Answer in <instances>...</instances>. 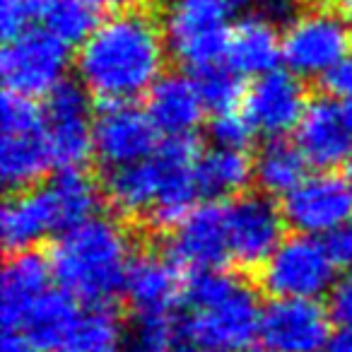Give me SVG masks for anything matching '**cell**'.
<instances>
[{"label": "cell", "mask_w": 352, "mask_h": 352, "mask_svg": "<svg viewBox=\"0 0 352 352\" xmlns=\"http://www.w3.org/2000/svg\"><path fill=\"white\" fill-rule=\"evenodd\" d=\"M254 126L251 121L246 118L244 111H225V113H215L210 123V138L215 145L220 147H234V150H244L246 145L251 142L254 138Z\"/></svg>", "instance_id": "f546056e"}, {"label": "cell", "mask_w": 352, "mask_h": 352, "mask_svg": "<svg viewBox=\"0 0 352 352\" xmlns=\"http://www.w3.org/2000/svg\"><path fill=\"white\" fill-rule=\"evenodd\" d=\"M283 60V36L265 17H246L232 30L227 63L241 78H261L278 70Z\"/></svg>", "instance_id": "7402d4cb"}, {"label": "cell", "mask_w": 352, "mask_h": 352, "mask_svg": "<svg viewBox=\"0 0 352 352\" xmlns=\"http://www.w3.org/2000/svg\"><path fill=\"white\" fill-rule=\"evenodd\" d=\"M92 8H111V10H138L150 0H87Z\"/></svg>", "instance_id": "8d00e7d4"}, {"label": "cell", "mask_w": 352, "mask_h": 352, "mask_svg": "<svg viewBox=\"0 0 352 352\" xmlns=\"http://www.w3.org/2000/svg\"><path fill=\"white\" fill-rule=\"evenodd\" d=\"M345 176H347V182L352 184V152H350V157L345 160Z\"/></svg>", "instance_id": "b9f144b4"}, {"label": "cell", "mask_w": 352, "mask_h": 352, "mask_svg": "<svg viewBox=\"0 0 352 352\" xmlns=\"http://www.w3.org/2000/svg\"><path fill=\"white\" fill-rule=\"evenodd\" d=\"M208 107L198 80L182 73L162 75L147 92V113L157 131L169 135H193Z\"/></svg>", "instance_id": "44dd1931"}, {"label": "cell", "mask_w": 352, "mask_h": 352, "mask_svg": "<svg viewBox=\"0 0 352 352\" xmlns=\"http://www.w3.org/2000/svg\"><path fill=\"white\" fill-rule=\"evenodd\" d=\"M345 116H347V123H350V128H352V99L350 102H345Z\"/></svg>", "instance_id": "7bdbcfd3"}, {"label": "cell", "mask_w": 352, "mask_h": 352, "mask_svg": "<svg viewBox=\"0 0 352 352\" xmlns=\"http://www.w3.org/2000/svg\"><path fill=\"white\" fill-rule=\"evenodd\" d=\"M68 70V44L46 30H27L6 39L0 54V75L8 92L22 97H46Z\"/></svg>", "instance_id": "ba28073f"}, {"label": "cell", "mask_w": 352, "mask_h": 352, "mask_svg": "<svg viewBox=\"0 0 352 352\" xmlns=\"http://www.w3.org/2000/svg\"><path fill=\"white\" fill-rule=\"evenodd\" d=\"M333 316L318 299H273L261 316V342L270 352H321Z\"/></svg>", "instance_id": "5bb4252c"}, {"label": "cell", "mask_w": 352, "mask_h": 352, "mask_svg": "<svg viewBox=\"0 0 352 352\" xmlns=\"http://www.w3.org/2000/svg\"><path fill=\"white\" fill-rule=\"evenodd\" d=\"M123 292L135 316H169L186 299L182 265L171 256H135Z\"/></svg>", "instance_id": "ac0fdd59"}, {"label": "cell", "mask_w": 352, "mask_h": 352, "mask_svg": "<svg viewBox=\"0 0 352 352\" xmlns=\"http://www.w3.org/2000/svg\"><path fill=\"white\" fill-rule=\"evenodd\" d=\"M323 89L328 92V97L333 99H352V51L347 56H342L331 70L321 78Z\"/></svg>", "instance_id": "1f68e13d"}, {"label": "cell", "mask_w": 352, "mask_h": 352, "mask_svg": "<svg viewBox=\"0 0 352 352\" xmlns=\"http://www.w3.org/2000/svg\"><path fill=\"white\" fill-rule=\"evenodd\" d=\"M336 270L326 241L297 232L285 236L261 265V287L273 299H318L331 294Z\"/></svg>", "instance_id": "52a82bcc"}, {"label": "cell", "mask_w": 352, "mask_h": 352, "mask_svg": "<svg viewBox=\"0 0 352 352\" xmlns=\"http://www.w3.org/2000/svg\"><path fill=\"white\" fill-rule=\"evenodd\" d=\"M162 191V164L157 155L126 166L109 169L104 193L116 212L126 217H147Z\"/></svg>", "instance_id": "603a6c76"}, {"label": "cell", "mask_w": 352, "mask_h": 352, "mask_svg": "<svg viewBox=\"0 0 352 352\" xmlns=\"http://www.w3.org/2000/svg\"><path fill=\"white\" fill-rule=\"evenodd\" d=\"M162 164V191L147 220L160 230H174L196 208L198 186V145L193 135H169L155 150Z\"/></svg>", "instance_id": "7c38bea8"}, {"label": "cell", "mask_w": 352, "mask_h": 352, "mask_svg": "<svg viewBox=\"0 0 352 352\" xmlns=\"http://www.w3.org/2000/svg\"><path fill=\"white\" fill-rule=\"evenodd\" d=\"M198 186L206 196H236L249 186L254 160L244 150L215 145L198 160Z\"/></svg>", "instance_id": "d4e9b609"}, {"label": "cell", "mask_w": 352, "mask_h": 352, "mask_svg": "<svg viewBox=\"0 0 352 352\" xmlns=\"http://www.w3.org/2000/svg\"><path fill=\"white\" fill-rule=\"evenodd\" d=\"M230 256L244 268L263 265L285 239V215L268 196L246 193L225 206Z\"/></svg>", "instance_id": "4fadbf2b"}, {"label": "cell", "mask_w": 352, "mask_h": 352, "mask_svg": "<svg viewBox=\"0 0 352 352\" xmlns=\"http://www.w3.org/2000/svg\"><path fill=\"white\" fill-rule=\"evenodd\" d=\"M51 352H85V350H80L78 345H73V342H68V345L58 347V350H51Z\"/></svg>", "instance_id": "60d3db41"}, {"label": "cell", "mask_w": 352, "mask_h": 352, "mask_svg": "<svg viewBox=\"0 0 352 352\" xmlns=\"http://www.w3.org/2000/svg\"><path fill=\"white\" fill-rule=\"evenodd\" d=\"M309 97L304 92L302 78L292 70H270L254 78L244 94V113L256 133L268 138H283L297 128Z\"/></svg>", "instance_id": "9a60e30c"}, {"label": "cell", "mask_w": 352, "mask_h": 352, "mask_svg": "<svg viewBox=\"0 0 352 352\" xmlns=\"http://www.w3.org/2000/svg\"><path fill=\"white\" fill-rule=\"evenodd\" d=\"M157 126L133 104H107L94 116V155L107 169L140 162L157 150Z\"/></svg>", "instance_id": "2e32d148"}, {"label": "cell", "mask_w": 352, "mask_h": 352, "mask_svg": "<svg viewBox=\"0 0 352 352\" xmlns=\"http://www.w3.org/2000/svg\"><path fill=\"white\" fill-rule=\"evenodd\" d=\"M328 311L340 328H352V273L333 285L328 294Z\"/></svg>", "instance_id": "836d02e7"}, {"label": "cell", "mask_w": 352, "mask_h": 352, "mask_svg": "<svg viewBox=\"0 0 352 352\" xmlns=\"http://www.w3.org/2000/svg\"><path fill=\"white\" fill-rule=\"evenodd\" d=\"M338 6H340V15L352 25V0H338Z\"/></svg>", "instance_id": "f35d334b"}, {"label": "cell", "mask_w": 352, "mask_h": 352, "mask_svg": "<svg viewBox=\"0 0 352 352\" xmlns=\"http://www.w3.org/2000/svg\"><path fill=\"white\" fill-rule=\"evenodd\" d=\"M307 157L297 145L270 138L254 160V179L268 196H287L307 176Z\"/></svg>", "instance_id": "484cf974"}, {"label": "cell", "mask_w": 352, "mask_h": 352, "mask_svg": "<svg viewBox=\"0 0 352 352\" xmlns=\"http://www.w3.org/2000/svg\"><path fill=\"white\" fill-rule=\"evenodd\" d=\"M186 316L179 323V338L215 352H239L256 342L263 307L256 289L239 275L225 270H201L186 283Z\"/></svg>", "instance_id": "3957f363"}, {"label": "cell", "mask_w": 352, "mask_h": 352, "mask_svg": "<svg viewBox=\"0 0 352 352\" xmlns=\"http://www.w3.org/2000/svg\"><path fill=\"white\" fill-rule=\"evenodd\" d=\"M0 352H39V347L25 331L6 328L3 340H0Z\"/></svg>", "instance_id": "e575fe53"}, {"label": "cell", "mask_w": 352, "mask_h": 352, "mask_svg": "<svg viewBox=\"0 0 352 352\" xmlns=\"http://www.w3.org/2000/svg\"><path fill=\"white\" fill-rule=\"evenodd\" d=\"M174 352H215V350L198 345V342H191V340H184V338H179V340H176Z\"/></svg>", "instance_id": "74e56055"}, {"label": "cell", "mask_w": 352, "mask_h": 352, "mask_svg": "<svg viewBox=\"0 0 352 352\" xmlns=\"http://www.w3.org/2000/svg\"><path fill=\"white\" fill-rule=\"evenodd\" d=\"M239 352H270V350H268V347L263 345V342H251V345L241 347Z\"/></svg>", "instance_id": "ab89813d"}, {"label": "cell", "mask_w": 352, "mask_h": 352, "mask_svg": "<svg viewBox=\"0 0 352 352\" xmlns=\"http://www.w3.org/2000/svg\"><path fill=\"white\" fill-rule=\"evenodd\" d=\"M41 0H0V30L10 39L32 27V20H39Z\"/></svg>", "instance_id": "4dcf8cb0"}, {"label": "cell", "mask_w": 352, "mask_h": 352, "mask_svg": "<svg viewBox=\"0 0 352 352\" xmlns=\"http://www.w3.org/2000/svg\"><path fill=\"white\" fill-rule=\"evenodd\" d=\"M54 166L44 111L17 92L0 102V179L10 191L32 188Z\"/></svg>", "instance_id": "8992f818"}, {"label": "cell", "mask_w": 352, "mask_h": 352, "mask_svg": "<svg viewBox=\"0 0 352 352\" xmlns=\"http://www.w3.org/2000/svg\"><path fill=\"white\" fill-rule=\"evenodd\" d=\"M39 22L68 46L82 44L97 27L94 8L87 0H41Z\"/></svg>", "instance_id": "4316f807"}, {"label": "cell", "mask_w": 352, "mask_h": 352, "mask_svg": "<svg viewBox=\"0 0 352 352\" xmlns=\"http://www.w3.org/2000/svg\"><path fill=\"white\" fill-rule=\"evenodd\" d=\"M246 0H169L162 15L166 46L179 63L193 70L220 65L227 58L232 17Z\"/></svg>", "instance_id": "5b68a950"}, {"label": "cell", "mask_w": 352, "mask_h": 352, "mask_svg": "<svg viewBox=\"0 0 352 352\" xmlns=\"http://www.w3.org/2000/svg\"><path fill=\"white\" fill-rule=\"evenodd\" d=\"M99 206L97 184L85 171L60 169L51 182L17 191L0 210V236L10 254L80 225Z\"/></svg>", "instance_id": "277c9868"}, {"label": "cell", "mask_w": 352, "mask_h": 352, "mask_svg": "<svg viewBox=\"0 0 352 352\" xmlns=\"http://www.w3.org/2000/svg\"><path fill=\"white\" fill-rule=\"evenodd\" d=\"M51 261L36 251H15L0 275V318L6 328H22L32 309L51 292Z\"/></svg>", "instance_id": "d6986e66"}, {"label": "cell", "mask_w": 352, "mask_h": 352, "mask_svg": "<svg viewBox=\"0 0 352 352\" xmlns=\"http://www.w3.org/2000/svg\"><path fill=\"white\" fill-rule=\"evenodd\" d=\"M169 256L193 273L222 268L230 256V234H227L225 206L203 203L196 206L182 225L174 227L169 239Z\"/></svg>", "instance_id": "e0dca14e"}, {"label": "cell", "mask_w": 352, "mask_h": 352, "mask_svg": "<svg viewBox=\"0 0 352 352\" xmlns=\"http://www.w3.org/2000/svg\"><path fill=\"white\" fill-rule=\"evenodd\" d=\"M268 3H285V0H268Z\"/></svg>", "instance_id": "ee69618b"}, {"label": "cell", "mask_w": 352, "mask_h": 352, "mask_svg": "<svg viewBox=\"0 0 352 352\" xmlns=\"http://www.w3.org/2000/svg\"><path fill=\"white\" fill-rule=\"evenodd\" d=\"M321 352H352V328H342V331L333 333Z\"/></svg>", "instance_id": "d590c367"}, {"label": "cell", "mask_w": 352, "mask_h": 352, "mask_svg": "<svg viewBox=\"0 0 352 352\" xmlns=\"http://www.w3.org/2000/svg\"><path fill=\"white\" fill-rule=\"evenodd\" d=\"M326 249L338 268L352 273V217L326 236Z\"/></svg>", "instance_id": "d6a6232c"}, {"label": "cell", "mask_w": 352, "mask_h": 352, "mask_svg": "<svg viewBox=\"0 0 352 352\" xmlns=\"http://www.w3.org/2000/svg\"><path fill=\"white\" fill-rule=\"evenodd\" d=\"M44 126L54 164L60 169H78L94 152V116L89 92L82 85L60 82L46 94Z\"/></svg>", "instance_id": "8fae6325"}, {"label": "cell", "mask_w": 352, "mask_h": 352, "mask_svg": "<svg viewBox=\"0 0 352 352\" xmlns=\"http://www.w3.org/2000/svg\"><path fill=\"white\" fill-rule=\"evenodd\" d=\"M241 75H236L232 68H220V65H212V68L201 70V85L203 99H206V107L212 113H225L236 109L239 104H244V94L241 92Z\"/></svg>", "instance_id": "f1b7e54d"}, {"label": "cell", "mask_w": 352, "mask_h": 352, "mask_svg": "<svg viewBox=\"0 0 352 352\" xmlns=\"http://www.w3.org/2000/svg\"><path fill=\"white\" fill-rule=\"evenodd\" d=\"M352 51V25L328 10H307L283 32V60L299 78H323Z\"/></svg>", "instance_id": "9c48e42d"}, {"label": "cell", "mask_w": 352, "mask_h": 352, "mask_svg": "<svg viewBox=\"0 0 352 352\" xmlns=\"http://www.w3.org/2000/svg\"><path fill=\"white\" fill-rule=\"evenodd\" d=\"M166 49L164 32L150 15L116 10L80 44V85L104 104H133L162 78Z\"/></svg>", "instance_id": "6da1fadb"}, {"label": "cell", "mask_w": 352, "mask_h": 352, "mask_svg": "<svg viewBox=\"0 0 352 352\" xmlns=\"http://www.w3.org/2000/svg\"><path fill=\"white\" fill-rule=\"evenodd\" d=\"M179 328L169 316H135L123 331L121 352H174Z\"/></svg>", "instance_id": "83f0119b"}, {"label": "cell", "mask_w": 352, "mask_h": 352, "mask_svg": "<svg viewBox=\"0 0 352 352\" xmlns=\"http://www.w3.org/2000/svg\"><path fill=\"white\" fill-rule=\"evenodd\" d=\"M294 138L309 164L318 169L340 164L352 152V128L345 109L338 107L333 97L309 102L302 121L294 128Z\"/></svg>", "instance_id": "ffe728a7"}, {"label": "cell", "mask_w": 352, "mask_h": 352, "mask_svg": "<svg viewBox=\"0 0 352 352\" xmlns=\"http://www.w3.org/2000/svg\"><path fill=\"white\" fill-rule=\"evenodd\" d=\"M78 299H73L63 289H51L27 316V321L22 323V328L32 340L36 342L39 350H58V347L68 345L73 338L75 328H78L82 311L78 307Z\"/></svg>", "instance_id": "cb8c5ba5"}, {"label": "cell", "mask_w": 352, "mask_h": 352, "mask_svg": "<svg viewBox=\"0 0 352 352\" xmlns=\"http://www.w3.org/2000/svg\"><path fill=\"white\" fill-rule=\"evenodd\" d=\"M283 198L285 222L299 234L328 236L352 217V184L331 169L304 176Z\"/></svg>", "instance_id": "30bf717a"}, {"label": "cell", "mask_w": 352, "mask_h": 352, "mask_svg": "<svg viewBox=\"0 0 352 352\" xmlns=\"http://www.w3.org/2000/svg\"><path fill=\"white\" fill-rule=\"evenodd\" d=\"M49 261L63 292L85 307L99 309L126 289L135 249L131 234L116 220L92 215L58 234Z\"/></svg>", "instance_id": "7a4b0ae2"}]
</instances>
